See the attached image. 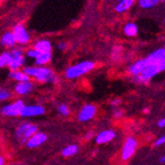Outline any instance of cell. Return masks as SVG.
<instances>
[{"mask_svg": "<svg viewBox=\"0 0 165 165\" xmlns=\"http://www.w3.org/2000/svg\"><path fill=\"white\" fill-rule=\"evenodd\" d=\"M10 96V93L6 89H0V100H5Z\"/></svg>", "mask_w": 165, "mask_h": 165, "instance_id": "obj_23", "label": "cell"}, {"mask_svg": "<svg viewBox=\"0 0 165 165\" xmlns=\"http://www.w3.org/2000/svg\"><path fill=\"white\" fill-rule=\"evenodd\" d=\"M25 74L28 76H34L36 77L37 80L39 81H56L57 78L54 75L50 69L44 68V67H28L25 69Z\"/></svg>", "mask_w": 165, "mask_h": 165, "instance_id": "obj_2", "label": "cell"}, {"mask_svg": "<svg viewBox=\"0 0 165 165\" xmlns=\"http://www.w3.org/2000/svg\"><path fill=\"white\" fill-rule=\"evenodd\" d=\"M46 140H47V136L45 134H43V133H36V134L33 135L30 139L26 141V145L30 148H34L42 145L43 143H45Z\"/></svg>", "mask_w": 165, "mask_h": 165, "instance_id": "obj_10", "label": "cell"}, {"mask_svg": "<svg viewBox=\"0 0 165 165\" xmlns=\"http://www.w3.org/2000/svg\"><path fill=\"white\" fill-rule=\"evenodd\" d=\"M137 148V142L134 138L129 137L126 140V143L124 145L123 152H122V158L123 160H128L133 154L135 153V150Z\"/></svg>", "mask_w": 165, "mask_h": 165, "instance_id": "obj_6", "label": "cell"}, {"mask_svg": "<svg viewBox=\"0 0 165 165\" xmlns=\"http://www.w3.org/2000/svg\"><path fill=\"white\" fill-rule=\"evenodd\" d=\"M133 3H134V0H122V1L118 4L116 9L118 12H123L125 10H127L128 8H130V7L133 5Z\"/></svg>", "mask_w": 165, "mask_h": 165, "instance_id": "obj_17", "label": "cell"}, {"mask_svg": "<svg viewBox=\"0 0 165 165\" xmlns=\"http://www.w3.org/2000/svg\"><path fill=\"white\" fill-rule=\"evenodd\" d=\"M10 57H11L10 53H3L2 55H0V67H4V66L8 65Z\"/></svg>", "mask_w": 165, "mask_h": 165, "instance_id": "obj_22", "label": "cell"}, {"mask_svg": "<svg viewBox=\"0 0 165 165\" xmlns=\"http://www.w3.org/2000/svg\"><path fill=\"white\" fill-rule=\"evenodd\" d=\"M33 89V84L31 82L26 81V82H20L19 84H17L15 86V91H16L18 94L20 95H23V94H26L30 91H31Z\"/></svg>", "mask_w": 165, "mask_h": 165, "instance_id": "obj_12", "label": "cell"}, {"mask_svg": "<svg viewBox=\"0 0 165 165\" xmlns=\"http://www.w3.org/2000/svg\"><path fill=\"white\" fill-rule=\"evenodd\" d=\"M10 77L15 80L19 81V82H26L28 81V76L25 74L23 72H19V71H12L11 73L9 74Z\"/></svg>", "mask_w": 165, "mask_h": 165, "instance_id": "obj_16", "label": "cell"}, {"mask_svg": "<svg viewBox=\"0 0 165 165\" xmlns=\"http://www.w3.org/2000/svg\"><path fill=\"white\" fill-rule=\"evenodd\" d=\"M50 60H51V53H44V54H40L39 57L36 58V63L38 65H44Z\"/></svg>", "mask_w": 165, "mask_h": 165, "instance_id": "obj_18", "label": "cell"}, {"mask_svg": "<svg viewBox=\"0 0 165 165\" xmlns=\"http://www.w3.org/2000/svg\"><path fill=\"white\" fill-rule=\"evenodd\" d=\"M114 137H116L114 132L110 131V130H106V131H103L96 136L95 142H96L97 144H105V143H108L113 140Z\"/></svg>", "mask_w": 165, "mask_h": 165, "instance_id": "obj_11", "label": "cell"}, {"mask_svg": "<svg viewBox=\"0 0 165 165\" xmlns=\"http://www.w3.org/2000/svg\"><path fill=\"white\" fill-rule=\"evenodd\" d=\"M94 68V63L90 62V61H85V62L79 63L75 66H72L69 69H67L65 75L67 78H77V77L84 75L87 72L91 71L92 69Z\"/></svg>", "mask_w": 165, "mask_h": 165, "instance_id": "obj_3", "label": "cell"}, {"mask_svg": "<svg viewBox=\"0 0 165 165\" xmlns=\"http://www.w3.org/2000/svg\"><path fill=\"white\" fill-rule=\"evenodd\" d=\"M77 151H78L77 145H70L64 149L62 154H63V156H65V157H70V156L74 155V154H76Z\"/></svg>", "mask_w": 165, "mask_h": 165, "instance_id": "obj_20", "label": "cell"}, {"mask_svg": "<svg viewBox=\"0 0 165 165\" xmlns=\"http://www.w3.org/2000/svg\"><path fill=\"white\" fill-rule=\"evenodd\" d=\"M1 43H2V45H4V46L12 47L16 42H15V38L12 33H7L2 37Z\"/></svg>", "mask_w": 165, "mask_h": 165, "instance_id": "obj_15", "label": "cell"}, {"mask_svg": "<svg viewBox=\"0 0 165 165\" xmlns=\"http://www.w3.org/2000/svg\"><path fill=\"white\" fill-rule=\"evenodd\" d=\"M58 110H59V113L61 114H63V116H68L69 114V110L65 105H61L59 106V108H58Z\"/></svg>", "mask_w": 165, "mask_h": 165, "instance_id": "obj_24", "label": "cell"}, {"mask_svg": "<svg viewBox=\"0 0 165 165\" xmlns=\"http://www.w3.org/2000/svg\"><path fill=\"white\" fill-rule=\"evenodd\" d=\"M137 31H138V28L136 26L135 23H128V25L125 26V34L129 37H134L137 34Z\"/></svg>", "mask_w": 165, "mask_h": 165, "instance_id": "obj_19", "label": "cell"}, {"mask_svg": "<svg viewBox=\"0 0 165 165\" xmlns=\"http://www.w3.org/2000/svg\"><path fill=\"white\" fill-rule=\"evenodd\" d=\"M25 106V103L21 100H17V102L11 103V105H8L6 106H4L1 110V113L4 114V116H18L20 114L21 110Z\"/></svg>", "mask_w": 165, "mask_h": 165, "instance_id": "obj_5", "label": "cell"}, {"mask_svg": "<svg viewBox=\"0 0 165 165\" xmlns=\"http://www.w3.org/2000/svg\"><path fill=\"white\" fill-rule=\"evenodd\" d=\"M164 125H165V119H160V121L158 122V126L160 128H163Z\"/></svg>", "mask_w": 165, "mask_h": 165, "instance_id": "obj_28", "label": "cell"}, {"mask_svg": "<svg viewBox=\"0 0 165 165\" xmlns=\"http://www.w3.org/2000/svg\"><path fill=\"white\" fill-rule=\"evenodd\" d=\"M164 141H165V138L164 137L159 138V139L155 142V146H161V145H163L164 144Z\"/></svg>", "mask_w": 165, "mask_h": 165, "instance_id": "obj_27", "label": "cell"}, {"mask_svg": "<svg viewBox=\"0 0 165 165\" xmlns=\"http://www.w3.org/2000/svg\"><path fill=\"white\" fill-rule=\"evenodd\" d=\"M23 61L25 60H23L22 56H19V57H13V56H11L9 62H8V65L13 71H15V70H17L21 65H22Z\"/></svg>", "mask_w": 165, "mask_h": 165, "instance_id": "obj_14", "label": "cell"}, {"mask_svg": "<svg viewBox=\"0 0 165 165\" xmlns=\"http://www.w3.org/2000/svg\"><path fill=\"white\" fill-rule=\"evenodd\" d=\"M122 114H123V113H122V111H116V113H113V116H114V118H119Z\"/></svg>", "mask_w": 165, "mask_h": 165, "instance_id": "obj_29", "label": "cell"}, {"mask_svg": "<svg viewBox=\"0 0 165 165\" xmlns=\"http://www.w3.org/2000/svg\"><path fill=\"white\" fill-rule=\"evenodd\" d=\"M34 50H37L40 54H44V53H50L51 52V44L49 41H40L36 44Z\"/></svg>", "mask_w": 165, "mask_h": 165, "instance_id": "obj_13", "label": "cell"}, {"mask_svg": "<svg viewBox=\"0 0 165 165\" xmlns=\"http://www.w3.org/2000/svg\"><path fill=\"white\" fill-rule=\"evenodd\" d=\"M0 165H4V158L2 156H0Z\"/></svg>", "mask_w": 165, "mask_h": 165, "instance_id": "obj_30", "label": "cell"}, {"mask_svg": "<svg viewBox=\"0 0 165 165\" xmlns=\"http://www.w3.org/2000/svg\"><path fill=\"white\" fill-rule=\"evenodd\" d=\"M10 55L13 56V57H19V56H22V51L21 50H14L10 53Z\"/></svg>", "mask_w": 165, "mask_h": 165, "instance_id": "obj_26", "label": "cell"}, {"mask_svg": "<svg viewBox=\"0 0 165 165\" xmlns=\"http://www.w3.org/2000/svg\"><path fill=\"white\" fill-rule=\"evenodd\" d=\"M39 55H40V53L37 51V50H34V49H33V50H30V51L28 52V57H31V58H38L39 57Z\"/></svg>", "mask_w": 165, "mask_h": 165, "instance_id": "obj_25", "label": "cell"}, {"mask_svg": "<svg viewBox=\"0 0 165 165\" xmlns=\"http://www.w3.org/2000/svg\"><path fill=\"white\" fill-rule=\"evenodd\" d=\"M44 108L41 105H25L20 111L21 116H40L44 113Z\"/></svg>", "mask_w": 165, "mask_h": 165, "instance_id": "obj_9", "label": "cell"}, {"mask_svg": "<svg viewBox=\"0 0 165 165\" xmlns=\"http://www.w3.org/2000/svg\"><path fill=\"white\" fill-rule=\"evenodd\" d=\"M160 0H139V4L143 8H149L152 7L154 5H156Z\"/></svg>", "mask_w": 165, "mask_h": 165, "instance_id": "obj_21", "label": "cell"}, {"mask_svg": "<svg viewBox=\"0 0 165 165\" xmlns=\"http://www.w3.org/2000/svg\"><path fill=\"white\" fill-rule=\"evenodd\" d=\"M59 48H60V49L64 50V49L66 48V45H65V44H59Z\"/></svg>", "mask_w": 165, "mask_h": 165, "instance_id": "obj_31", "label": "cell"}, {"mask_svg": "<svg viewBox=\"0 0 165 165\" xmlns=\"http://www.w3.org/2000/svg\"><path fill=\"white\" fill-rule=\"evenodd\" d=\"M118 103H119V100H113V102H111V105H118Z\"/></svg>", "mask_w": 165, "mask_h": 165, "instance_id": "obj_33", "label": "cell"}, {"mask_svg": "<svg viewBox=\"0 0 165 165\" xmlns=\"http://www.w3.org/2000/svg\"><path fill=\"white\" fill-rule=\"evenodd\" d=\"M91 137H92V133H88L87 136H86V139H90Z\"/></svg>", "mask_w": 165, "mask_h": 165, "instance_id": "obj_32", "label": "cell"}, {"mask_svg": "<svg viewBox=\"0 0 165 165\" xmlns=\"http://www.w3.org/2000/svg\"><path fill=\"white\" fill-rule=\"evenodd\" d=\"M12 34L15 38V42L19 43V44H26L30 41V34H28V31L21 25L15 26Z\"/></svg>", "mask_w": 165, "mask_h": 165, "instance_id": "obj_7", "label": "cell"}, {"mask_svg": "<svg viewBox=\"0 0 165 165\" xmlns=\"http://www.w3.org/2000/svg\"><path fill=\"white\" fill-rule=\"evenodd\" d=\"M165 68V61L158 64H152L149 65L144 71H142L139 75H137L134 78V81L138 83H147L148 80H150L152 77L157 75L159 72L163 71Z\"/></svg>", "mask_w": 165, "mask_h": 165, "instance_id": "obj_1", "label": "cell"}, {"mask_svg": "<svg viewBox=\"0 0 165 165\" xmlns=\"http://www.w3.org/2000/svg\"><path fill=\"white\" fill-rule=\"evenodd\" d=\"M38 131V128L31 124H22L16 129V138L20 142H26Z\"/></svg>", "mask_w": 165, "mask_h": 165, "instance_id": "obj_4", "label": "cell"}, {"mask_svg": "<svg viewBox=\"0 0 165 165\" xmlns=\"http://www.w3.org/2000/svg\"><path fill=\"white\" fill-rule=\"evenodd\" d=\"M95 111H96V108H95L94 105H87L82 108V110L79 111L78 114V119L80 122H87L89 119H91L95 114Z\"/></svg>", "mask_w": 165, "mask_h": 165, "instance_id": "obj_8", "label": "cell"}, {"mask_svg": "<svg viewBox=\"0 0 165 165\" xmlns=\"http://www.w3.org/2000/svg\"><path fill=\"white\" fill-rule=\"evenodd\" d=\"M164 161H165V157L163 156V157L161 158V163H164Z\"/></svg>", "mask_w": 165, "mask_h": 165, "instance_id": "obj_34", "label": "cell"}]
</instances>
